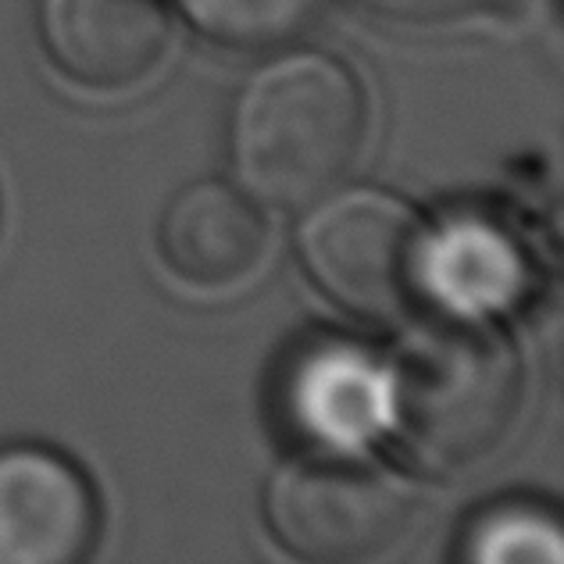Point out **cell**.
<instances>
[{"label": "cell", "instance_id": "6da1fadb", "mask_svg": "<svg viewBox=\"0 0 564 564\" xmlns=\"http://www.w3.org/2000/svg\"><path fill=\"white\" fill-rule=\"evenodd\" d=\"M518 400L522 368L511 344L462 311L411 325L382 376L386 422L414 462L440 475L494 457Z\"/></svg>", "mask_w": 564, "mask_h": 564}, {"label": "cell", "instance_id": "7a4b0ae2", "mask_svg": "<svg viewBox=\"0 0 564 564\" xmlns=\"http://www.w3.org/2000/svg\"><path fill=\"white\" fill-rule=\"evenodd\" d=\"M368 108L358 79L325 54H290L261 68L232 118L243 186L275 207L333 193L361 154Z\"/></svg>", "mask_w": 564, "mask_h": 564}, {"label": "cell", "instance_id": "3957f363", "mask_svg": "<svg viewBox=\"0 0 564 564\" xmlns=\"http://www.w3.org/2000/svg\"><path fill=\"white\" fill-rule=\"evenodd\" d=\"M429 247L422 218L382 189L322 200L301 232L307 272L339 307L368 322H397L419 307L429 293Z\"/></svg>", "mask_w": 564, "mask_h": 564}, {"label": "cell", "instance_id": "277c9868", "mask_svg": "<svg viewBox=\"0 0 564 564\" xmlns=\"http://www.w3.org/2000/svg\"><path fill=\"white\" fill-rule=\"evenodd\" d=\"M264 511L290 554L347 564L390 551L408 525L411 500L368 454L325 447L293 457L275 471Z\"/></svg>", "mask_w": 564, "mask_h": 564}, {"label": "cell", "instance_id": "5b68a950", "mask_svg": "<svg viewBox=\"0 0 564 564\" xmlns=\"http://www.w3.org/2000/svg\"><path fill=\"white\" fill-rule=\"evenodd\" d=\"M97 536L90 482L62 454L0 451V564H72Z\"/></svg>", "mask_w": 564, "mask_h": 564}, {"label": "cell", "instance_id": "8992f818", "mask_svg": "<svg viewBox=\"0 0 564 564\" xmlns=\"http://www.w3.org/2000/svg\"><path fill=\"white\" fill-rule=\"evenodd\" d=\"M43 40L54 65L90 90H129L165 62V0H43Z\"/></svg>", "mask_w": 564, "mask_h": 564}, {"label": "cell", "instance_id": "52a82bcc", "mask_svg": "<svg viewBox=\"0 0 564 564\" xmlns=\"http://www.w3.org/2000/svg\"><path fill=\"white\" fill-rule=\"evenodd\" d=\"M269 232L240 189L226 183L186 186L161 218V258L189 286L226 290L258 272Z\"/></svg>", "mask_w": 564, "mask_h": 564}, {"label": "cell", "instance_id": "ba28073f", "mask_svg": "<svg viewBox=\"0 0 564 564\" xmlns=\"http://www.w3.org/2000/svg\"><path fill=\"white\" fill-rule=\"evenodd\" d=\"M286 404L304 433L333 447H354L386 422L382 376L347 344L311 347L290 372Z\"/></svg>", "mask_w": 564, "mask_h": 564}, {"label": "cell", "instance_id": "9c48e42d", "mask_svg": "<svg viewBox=\"0 0 564 564\" xmlns=\"http://www.w3.org/2000/svg\"><path fill=\"white\" fill-rule=\"evenodd\" d=\"M525 290V261L500 229L457 221L429 247V293L462 315L500 311Z\"/></svg>", "mask_w": 564, "mask_h": 564}, {"label": "cell", "instance_id": "30bf717a", "mask_svg": "<svg viewBox=\"0 0 564 564\" xmlns=\"http://www.w3.org/2000/svg\"><path fill=\"white\" fill-rule=\"evenodd\" d=\"M180 8L221 47L261 51L301 36L322 14L325 0H180Z\"/></svg>", "mask_w": 564, "mask_h": 564}, {"label": "cell", "instance_id": "8fae6325", "mask_svg": "<svg viewBox=\"0 0 564 564\" xmlns=\"http://www.w3.org/2000/svg\"><path fill=\"white\" fill-rule=\"evenodd\" d=\"M465 557L494 564H561L564 551L554 518L532 508H503L471 529Z\"/></svg>", "mask_w": 564, "mask_h": 564}, {"label": "cell", "instance_id": "7c38bea8", "mask_svg": "<svg viewBox=\"0 0 564 564\" xmlns=\"http://www.w3.org/2000/svg\"><path fill=\"white\" fill-rule=\"evenodd\" d=\"M361 4L400 25H462L497 11L503 0H361Z\"/></svg>", "mask_w": 564, "mask_h": 564}]
</instances>
